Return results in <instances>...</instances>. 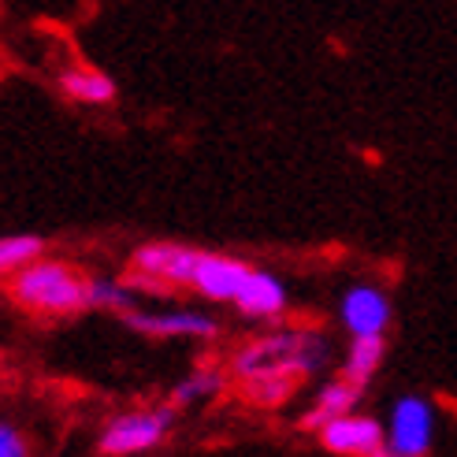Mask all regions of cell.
Here are the masks:
<instances>
[{"label": "cell", "mask_w": 457, "mask_h": 457, "mask_svg": "<svg viewBox=\"0 0 457 457\" xmlns=\"http://www.w3.org/2000/svg\"><path fill=\"white\" fill-rule=\"evenodd\" d=\"M331 361V342L324 331L312 328H279L235 350L231 376L238 383L261 379V376H287V379H309Z\"/></svg>", "instance_id": "6da1fadb"}, {"label": "cell", "mask_w": 457, "mask_h": 457, "mask_svg": "<svg viewBox=\"0 0 457 457\" xmlns=\"http://www.w3.org/2000/svg\"><path fill=\"white\" fill-rule=\"evenodd\" d=\"M8 298L30 316L67 320L94 309V279L82 276L67 261L41 257L15 276H8Z\"/></svg>", "instance_id": "7a4b0ae2"}, {"label": "cell", "mask_w": 457, "mask_h": 457, "mask_svg": "<svg viewBox=\"0 0 457 457\" xmlns=\"http://www.w3.org/2000/svg\"><path fill=\"white\" fill-rule=\"evenodd\" d=\"M175 413H179L175 405L160 402L156 409H130V413L112 417L97 439V453L101 457H134V453L160 446L171 436Z\"/></svg>", "instance_id": "3957f363"}, {"label": "cell", "mask_w": 457, "mask_h": 457, "mask_svg": "<svg viewBox=\"0 0 457 457\" xmlns=\"http://www.w3.org/2000/svg\"><path fill=\"white\" fill-rule=\"evenodd\" d=\"M386 443L405 457H428L431 443H436V405L420 395H402L391 405Z\"/></svg>", "instance_id": "277c9868"}, {"label": "cell", "mask_w": 457, "mask_h": 457, "mask_svg": "<svg viewBox=\"0 0 457 457\" xmlns=\"http://www.w3.org/2000/svg\"><path fill=\"white\" fill-rule=\"evenodd\" d=\"M201 249L182 245V242H145L134 249L130 271H142L160 283H168L171 290H190L194 287V268H197Z\"/></svg>", "instance_id": "5b68a950"}, {"label": "cell", "mask_w": 457, "mask_h": 457, "mask_svg": "<svg viewBox=\"0 0 457 457\" xmlns=\"http://www.w3.org/2000/svg\"><path fill=\"white\" fill-rule=\"evenodd\" d=\"M249 276H253V264H245L231 253H209L201 249L197 253V268H194V294L209 302H238V294L245 290Z\"/></svg>", "instance_id": "8992f818"}, {"label": "cell", "mask_w": 457, "mask_h": 457, "mask_svg": "<svg viewBox=\"0 0 457 457\" xmlns=\"http://www.w3.org/2000/svg\"><path fill=\"white\" fill-rule=\"evenodd\" d=\"M130 331L145 338H212L220 328L209 312L197 309H171V312H149V309H130L120 316Z\"/></svg>", "instance_id": "52a82bcc"}, {"label": "cell", "mask_w": 457, "mask_h": 457, "mask_svg": "<svg viewBox=\"0 0 457 457\" xmlns=\"http://www.w3.org/2000/svg\"><path fill=\"white\" fill-rule=\"evenodd\" d=\"M320 446L338 457H372L383 443H386V424H379L376 417L364 413H346L331 424H324L316 431Z\"/></svg>", "instance_id": "ba28073f"}, {"label": "cell", "mask_w": 457, "mask_h": 457, "mask_svg": "<svg viewBox=\"0 0 457 457\" xmlns=\"http://www.w3.org/2000/svg\"><path fill=\"white\" fill-rule=\"evenodd\" d=\"M338 320L350 335H383L391 328V298L372 283H357L342 294Z\"/></svg>", "instance_id": "9c48e42d"}, {"label": "cell", "mask_w": 457, "mask_h": 457, "mask_svg": "<svg viewBox=\"0 0 457 457\" xmlns=\"http://www.w3.org/2000/svg\"><path fill=\"white\" fill-rule=\"evenodd\" d=\"M235 305L249 320H279L287 312V287L279 276H271L264 268H253V276H249Z\"/></svg>", "instance_id": "30bf717a"}, {"label": "cell", "mask_w": 457, "mask_h": 457, "mask_svg": "<svg viewBox=\"0 0 457 457\" xmlns=\"http://www.w3.org/2000/svg\"><path fill=\"white\" fill-rule=\"evenodd\" d=\"M361 391H364V386L350 383L346 376H338V379L324 383V386L316 391L312 409H309V413L298 420V428H305V431H320L324 424H331V420H338V417L353 413L357 402H361Z\"/></svg>", "instance_id": "8fae6325"}, {"label": "cell", "mask_w": 457, "mask_h": 457, "mask_svg": "<svg viewBox=\"0 0 457 457\" xmlns=\"http://www.w3.org/2000/svg\"><path fill=\"white\" fill-rule=\"evenodd\" d=\"M60 94L75 104H112L120 97V86L112 75L97 71L89 63H75L60 71Z\"/></svg>", "instance_id": "7c38bea8"}, {"label": "cell", "mask_w": 457, "mask_h": 457, "mask_svg": "<svg viewBox=\"0 0 457 457\" xmlns=\"http://www.w3.org/2000/svg\"><path fill=\"white\" fill-rule=\"evenodd\" d=\"M383 361H386V338L383 335H353L350 346H346V357H342V376L357 386H369Z\"/></svg>", "instance_id": "4fadbf2b"}, {"label": "cell", "mask_w": 457, "mask_h": 457, "mask_svg": "<svg viewBox=\"0 0 457 457\" xmlns=\"http://www.w3.org/2000/svg\"><path fill=\"white\" fill-rule=\"evenodd\" d=\"M223 386H227V372L212 369V364H197L190 376H182V379L171 386L164 402L175 405V409H187V405H197V402H204V398H216Z\"/></svg>", "instance_id": "5bb4252c"}, {"label": "cell", "mask_w": 457, "mask_h": 457, "mask_svg": "<svg viewBox=\"0 0 457 457\" xmlns=\"http://www.w3.org/2000/svg\"><path fill=\"white\" fill-rule=\"evenodd\" d=\"M45 242L41 235H4L0 238V276H15L27 264L45 257Z\"/></svg>", "instance_id": "9a60e30c"}, {"label": "cell", "mask_w": 457, "mask_h": 457, "mask_svg": "<svg viewBox=\"0 0 457 457\" xmlns=\"http://www.w3.org/2000/svg\"><path fill=\"white\" fill-rule=\"evenodd\" d=\"M294 391H298V379H287V376H261V379L242 383V398L257 409H276V405L290 402Z\"/></svg>", "instance_id": "2e32d148"}, {"label": "cell", "mask_w": 457, "mask_h": 457, "mask_svg": "<svg viewBox=\"0 0 457 457\" xmlns=\"http://www.w3.org/2000/svg\"><path fill=\"white\" fill-rule=\"evenodd\" d=\"M94 309L127 316L130 309H142L138 290H134L127 279H94Z\"/></svg>", "instance_id": "e0dca14e"}, {"label": "cell", "mask_w": 457, "mask_h": 457, "mask_svg": "<svg viewBox=\"0 0 457 457\" xmlns=\"http://www.w3.org/2000/svg\"><path fill=\"white\" fill-rule=\"evenodd\" d=\"M0 457H30V443L15 424H0Z\"/></svg>", "instance_id": "ac0fdd59"}, {"label": "cell", "mask_w": 457, "mask_h": 457, "mask_svg": "<svg viewBox=\"0 0 457 457\" xmlns=\"http://www.w3.org/2000/svg\"><path fill=\"white\" fill-rule=\"evenodd\" d=\"M372 457H405V453H398V450H395L391 443H383V446H379V450H376Z\"/></svg>", "instance_id": "d6986e66"}]
</instances>
